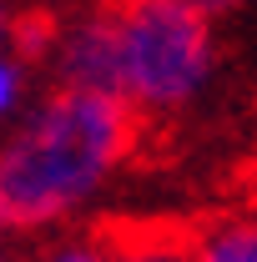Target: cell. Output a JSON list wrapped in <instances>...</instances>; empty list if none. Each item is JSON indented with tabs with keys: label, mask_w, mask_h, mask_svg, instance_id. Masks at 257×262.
I'll return each instance as SVG.
<instances>
[{
	"label": "cell",
	"mask_w": 257,
	"mask_h": 262,
	"mask_svg": "<svg viewBox=\"0 0 257 262\" xmlns=\"http://www.w3.org/2000/svg\"><path fill=\"white\" fill-rule=\"evenodd\" d=\"M0 262H5V257H0Z\"/></svg>",
	"instance_id": "8fae6325"
},
{
	"label": "cell",
	"mask_w": 257,
	"mask_h": 262,
	"mask_svg": "<svg viewBox=\"0 0 257 262\" xmlns=\"http://www.w3.org/2000/svg\"><path fill=\"white\" fill-rule=\"evenodd\" d=\"M10 40H15L20 61H40V56H51L61 46V20L51 10H26V15L10 20Z\"/></svg>",
	"instance_id": "5b68a950"
},
{
	"label": "cell",
	"mask_w": 257,
	"mask_h": 262,
	"mask_svg": "<svg viewBox=\"0 0 257 262\" xmlns=\"http://www.w3.org/2000/svg\"><path fill=\"white\" fill-rule=\"evenodd\" d=\"M192 10H202V15H212V10H232L237 0H187Z\"/></svg>",
	"instance_id": "9c48e42d"
},
{
	"label": "cell",
	"mask_w": 257,
	"mask_h": 262,
	"mask_svg": "<svg viewBox=\"0 0 257 262\" xmlns=\"http://www.w3.org/2000/svg\"><path fill=\"white\" fill-rule=\"evenodd\" d=\"M10 101H15V66L0 61V111H5Z\"/></svg>",
	"instance_id": "52a82bcc"
},
{
	"label": "cell",
	"mask_w": 257,
	"mask_h": 262,
	"mask_svg": "<svg viewBox=\"0 0 257 262\" xmlns=\"http://www.w3.org/2000/svg\"><path fill=\"white\" fill-rule=\"evenodd\" d=\"M101 262H192V232L182 222H111L96 227Z\"/></svg>",
	"instance_id": "277c9868"
},
{
	"label": "cell",
	"mask_w": 257,
	"mask_h": 262,
	"mask_svg": "<svg viewBox=\"0 0 257 262\" xmlns=\"http://www.w3.org/2000/svg\"><path fill=\"white\" fill-rule=\"evenodd\" d=\"M131 141V106L61 91L0 151V217L35 227L71 212Z\"/></svg>",
	"instance_id": "6da1fadb"
},
{
	"label": "cell",
	"mask_w": 257,
	"mask_h": 262,
	"mask_svg": "<svg viewBox=\"0 0 257 262\" xmlns=\"http://www.w3.org/2000/svg\"><path fill=\"white\" fill-rule=\"evenodd\" d=\"M51 262H101L96 252H86V247H71V252H56Z\"/></svg>",
	"instance_id": "ba28073f"
},
{
	"label": "cell",
	"mask_w": 257,
	"mask_h": 262,
	"mask_svg": "<svg viewBox=\"0 0 257 262\" xmlns=\"http://www.w3.org/2000/svg\"><path fill=\"white\" fill-rule=\"evenodd\" d=\"M0 222H5V217H0Z\"/></svg>",
	"instance_id": "30bf717a"
},
{
	"label": "cell",
	"mask_w": 257,
	"mask_h": 262,
	"mask_svg": "<svg viewBox=\"0 0 257 262\" xmlns=\"http://www.w3.org/2000/svg\"><path fill=\"white\" fill-rule=\"evenodd\" d=\"M116 31L126 66V101L177 106L212 71L207 15L187 0H121Z\"/></svg>",
	"instance_id": "7a4b0ae2"
},
{
	"label": "cell",
	"mask_w": 257,
	"mask_h": 262,
	"mask_svg": "<svg viewBox=\"0 0 257 262\" xmlns=\"http://www.w3.org/2000/svg\"><path fill=\"white\" fill-rule=\"evenodd\" d=\"M192 262H257V227H222Z\"/></svg>",
	"instance_id": "8992f818"
},
{
	"label": "cell",
	"mask_w": 257,
	"mask_h": 262,
	"mask_svg": "<svg viewBox=\"0 0 257 262\" xmlns=\"http://www.w3.org/2000/svg\"><path fill=\"white\" fill-rule=\"evenodd\" d=\"M61 76L71 91L101 101H126V66H121V31L116 15H96L66 35L61 46Z\"/></svg>",
	"instance_id": "3957f363"
}]
</instances>
